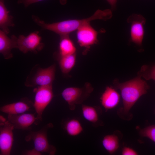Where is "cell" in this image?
Returning a JSON list of instances; mask_svg holds the SVG:
<instances>
[{
	"label": "cell",
	"instance_id": "obj_1",
	"mask_svg": "<svg viewBox=\"0 0 155 155\" xmlns=\"http://www.w3.org/2000/svg\"><path fill=\"white\" fill-rule=\"evenodd\" d=\"M112 16V11L110 9L98 10L92 16L87 18L68 20L51 24L46 23L38 18L36 20V24L42 29L53 32L61 36L68 35L83 26L90 24L92 20H107L111 18Z\"/></svg>",
	"mask_w": 155,
	"mask_h": 155
},
{
	"label": "cell",
	"instance_id": "obj_25",
	"mask_svg": "<svg viewBox=\"0 0 155 155\" xmlns=\"http://www.w3.org/2000/svg\"><path fill=\"white\" fill-rule=\"evenodd\" d=\"M42 153L36 149L34 148L30 150L24 151L22 153V154L24 155H40Z\"/></svg>",
	"mask_w": 155,
	"mask_h": 155
},
{
	"label": "cell",
	"instance_id": "obj_8",
	"mask_svg": "<svg viewBox=\"0 0 155 155\" xmlns=\"http://www.w3.org/2000/svg\"><path fill=\"white\" fill-rule=\"evenodd\" d=\"M98 32L90 24L84 25L77 30L76 36L78 42L80 46L84 48L83 54L85 55L91 47L98 44Z\"/></svg>",
	"mask_w": 155,
	"mask_h": 155
},
{
	"label": "cell",
	"instance_id": "obj_18",
	"mask_svg": "<svg viewBox=\"0 0 155 155\" xmlns=\"http://www.w3.org/2000/svg\"><path fill=\"white\" fill-rule=\"evenodd\" d=\"M59 56L58 61L61 72L64 74H68L75 64L76 53L64 56Z\"/></svg>",
	"mask_w": 155,
	"mask_h": 155
},
{
	"label": "cell",
	"instance_id": "obj_17",
	"mask_svg": "<svg viewBox=\"0 0 155 155\" xmlns=\"http://www.w3.org/2000/svg\"><path fill=\"white\" fill-rule=\"evenodd\" d=\"M60 36L59 44V55L64 56L76 53V49L68 35Z\"/></svg>",
	"mask_w": 155,
	"mask_h": 155
},
{
	"label": "cell",
	"instance_id": "obj_15",
	"mask_svg": "<svg viewBox=\"0 0 155 155\" xmlns=\"http://www.w3.org/2000/svg\"><path fill=\"white\" fill-rule=\"evenodd\" d=\"M9 13L5 5L4 0H0V30L7 34L10 32L9 27L14 26L13 17L9 15Z\"/></svg>",
	"mask_w": 155,
	"mask_h": 155
},
{
	"label": "cell",
	"instance_id": "obj_26",
	"mask_svg": "<svg viewBox=\"0 0 155 155\" xmlns=\"http://www.w3.org/2000/svg\"><path fill=\"white\" fill-rule=\"evenodd\" d=\"M111 6V8L115 9L116 7L117 0H106Z\"/></svg>",
	"mask_w": 155,
	"mask_h": 155
},
{
	"label": "cell",
	"instance_id": "obj_13",
	"mask_svg": "<svg viewBox=\"0 0 155 155\" xmlns=\"http://www.w3.org/2000/svg\"><path fill=\"white\" fill-rule=\"evenodd\" d=\"M100 102L106 111L115 108L119 104L120 96L119 93L113 88L107 86L102 94Z\"/></svg>",
	"mask_w": 155,
	"mask_h": 155
},
{
	"label": "cell",
	"instance_id": "obj_10",
	"mask_svg": "<svg viewBox=\"0 0 155 155\" xmlns=\"http://www.w3.org/2000/svg\"><path fill=\"white\" fill-rule=\"evenodd\" d=\"M13 125L8 120L0 122V151L1 155H9L13 142Z\"/></svg>",
	"mask_w": 155,
	"mask_h": 155
},
{
	"label": "cell",
	"instance_id": "obj_16",
	"mask_svg": "<svg viewBox=\"0 0 155 155\" xmlns=\"http://www.w3.org/2000/svg\"><path fill=\"white\" fill-rule=\"evenodd\" d=\"M82 114L86 120L92 123L94 126L99 125V115L100 109L98 106L82 104Z\"/></svg>",
	"mask_w": 155,
	"mask_h": 155
},
{
	"label": "cell",
	"instance_id": "obj_6",
	"mask_svg": "<svg viewBox=\"0 0 155 155\" xmlns=\"http://www.w3.org/2000/svg\"><path fill=\"white\" fill-rule=\"evenodd\" d=\"M55 71V64L45 68H39L33 75L27 78L25 85L31 87L52 85Z\"/></svg>",
	"mask_w": 155,
	"mask_h": 155
},
{
	"label": "cell",
	"instance_id": "obj_5",
	"mask_svg": "<svg viewBox=\"0 0 155 155\" xmlns=\"http://www.w3.org/2000/svg\"><path fill=\"white\" fill-rule=\"evenodd\" d=\"M34 92L35 94L33 106L37 115L36 124H38L42 120L44 111L53 97L52 85L38 86Z\"/></svg>",
	"mask_w": 155,
	"mask_h": 155
},
{
	"label": "cell",
	"instance_id": "obj_4",
	"mask_svg": "<svg viewBox=\"0 0 155 155\" xmlns=\"http://www.w3.org/2000/svg\"><path fill=\"white\" fill-rule=\"evenodd\" d=\"M53 126L52 124L49 123L38 131H31L26 136L25 140L27 142L32 141L34 148L42 153H46L50 155H54L56 152V148L49 144L47 135L48 129Z\"/></svg>",
	"mask_w": 155,
	"mask_h": 155
},
{
	"label": "cell",
	"instance_id": "obj_14",
	"mask_svg": "<svg viewBox=\"0 0 155 155\" xmlns=\"http://www.w3.org/2000/svg\"><path fill=\"white\" fill-rule=\"evenodd\" d=\"M32 106L33 104L30 102L22 100L3 106L1 107L0 110L8 115L19 114L29 111Z\"/></svg>",
	"mask_w": 155,
	"mask_h": 155
},
{
	"label": "cell",
	"instance_id": "obj_22",
	"mask_svg": "<svg viewBox=\"0 0 155 155\" xmlns=\"http://www.w3.org/2000/svg\"><path fill=\"white\" fill-rule=\"evenodd\" d=\"M140 133L142 136L148 138L155 143V124L141 129Z\"/></svg>",
	"mask_w": 155,
	"mask_h": 155
},
{
	"label": "cell",
	"instance_id": "obj_20",
	"mask_svg": "<svg viewBox=\"0 0 155 155\" xmlns=\"http://www.w3.org/2000/svg\"><path fill=\"white\" fill-rule=\"evenodd\" d=\"M65 129L69 135L77 136L83 131V128L80 122L77 119H72L67 121L65 125Z\"/></svg>",
	"mask_w": 155,
	"mask_h": 155
},
{
	"label": "cell",
	"instance_id": "obj_2",
	"mask_svg": "<svg viewBox=\"0 0 155 155\" xmlns=\"http://www.w3.org/2000/svg\"><path fill=\"white\" fill-rule=\"evenodd\" d=\"M141 76H138L134 78L123 83L115 80L113 84L116 88L121 92L123 105V111L127 113L142 95L147 93L149 86L146 82L142 80Z\"/></svg>",
	"mask_w": 155,
	"mask_h": 155
},
{
	"label": "cell",
	"instance_id": "obj_11",
	"mask_svg": "<svg viewBox=\"0 0 155 155\" xmlns=\"http://www.w3.org/2000/svg\"><path fill=\"white\" fill-rule=\"evenodd\" d=\"M7 119L15 129L23 130L30 129L33 123L36 124L37 120L34 114L28 113L8 115Z\"/></svg>",
	"mask_w": 155,
	"mask_h": 155
},
{
	"label": "cell",
	"instance_id": "obj_3",
	"mask_svg": "<svg viewBox=\"0 0 155 155\" xmlns=\"http://www.w3.org/2000/svg\"><path fill=\"white\" fill-rule=\"evenodd\" d=\"M94 90L92 85L86 83L81 88L69 87L62 91V97L67 103L70 110H75L77 104H82L90 96Z\"/></svg>",
	"mask_w": 155,
	"mask_h": 155
},
{
	"label": "cell",
	"instance_id": "obj_21",
	"mask_svg": "<svg viewBox=\"0 0 155 155\" xmlns=\"http://www.w3.org/2000/svg\"><path fill=\"white\" fill-rule=\"evenodd\" d=\"M138 74L146 80H152L155 81V65L151 67L147 65L143 66Z\"/></svg>",
	"mask_w": 155,
	"mask_h": 155
},
{
	"label": "cell",
	"instance_id": "obj_23",
	"mask_svg": "<svg viewBox=\"0 0 155 155\" xmlns=\"http://www.w3.org/2000/svg\"><path fill=\"white\" fill-rule=\"evenodd\" d=\"M44 0H18L17 3L18 4H22L24 6L27 7L30 5L37 3ZM59 1L62 5H64L66 4L67 0H59Z\"/></svg>",
	"mask_w": 155,
	"mask_h": 155
},
{
	"label": "cell",
	"instance_id": "obj_19",
	"mask_svg": "<svg viewBox=\"0 0 155 155\" xmlns=\"http://www.w3.org/2000/svg\"><path fill=\"white\" fill-rule=\"evenodd\" d=\"M102 143L104 149L110 154H114L119 147V142L118 136L114 134L105 136Z\"/></svg>",
	"mask_w": 155,
	"mask_h": 155
},
{
	"label": "cell",
	"instance_id": "obj_24",
	"mask_svg": "<svg viewBox=\"0 0 155 155\" xmlns=\"http://www.w3.org/2000/svg\"><path fill=\"white\" fill-rule=\"evenodd\" d=\"M123 155H137V153L134 149L129 147H125L122 149Z\"/></svg>",
	"mask_w": 155,
	"mask_h": 155
},
{
	"label": "cell",
	"instance_id": "obj_27",
	"mask_svg": "<svg viewBox=\"0 0 155 155\" xmlns=\"http://www.w3.org/2000/svg\"><path fill=\"white\" fill-rule=\"evenodd\" d=\"M0 122H4L6 121V119L2 116H0Z\"/></svg>",
	"mask_w": 155,
	"mask_h": 155
},
{
	"label": "cell",
	"instance_id": "obj_12",
	"mask_svg": "<svg viewBox=\"0 0 155 155\" xmlns=\"http://www.w3.org/2000/svg\"><path fill=\"white\" fill-rule=\"evenodd\" d=\"M7 34L2 30H0V53L6 59L13 57L11 52L13 48H18V38L13 35L11 38L8 37Z\"/></svg>",
	"mask_w": 155,
	"mask_h": 155
},
{
	"label": "cell",
	"instance_id": "obj_9",
	"mask_svg": "<svg viewBox=\"0 0 155 155\" xmlns=\"http://www.w3.org/2000/svg\"><path fill=\"white\" fill-rule=\"evenodd\" d=\"M127 21L131 24V42L138 46H141L144 35V26L146 19L141 15L134 14L129 16Z\"/></svg>",
	"mask_w": 155,
	"mask_h": 155
},
{
	"label": "cell",
	"instance_id": "obj_7",
	"mask_svg": "<svg viewBox=\"0 0 155 155\" xmlns=\"http://www.w3.org/2000/svg\"><path fill=\"white\" fill-rule=\"evenodd\" d=\"M38 31H34L25 36H19L17 39L18 49L24 53L29 51L36 53L43 48L44 44L41 42V37Z\"/></svg>",
	"mask_w": 155,
	"mask_h": 155
}]
</instances>
